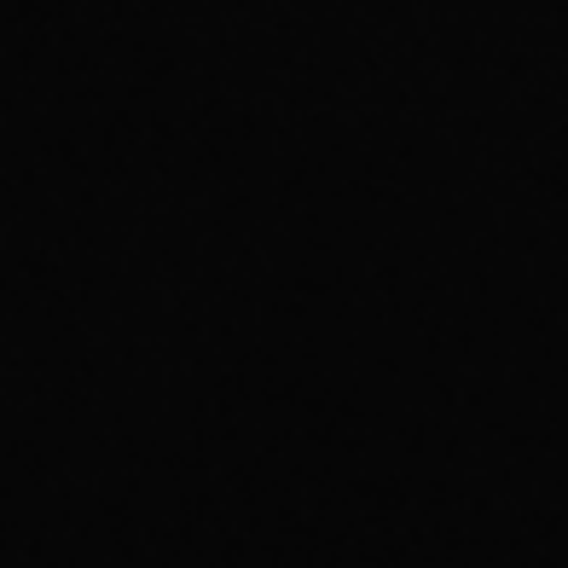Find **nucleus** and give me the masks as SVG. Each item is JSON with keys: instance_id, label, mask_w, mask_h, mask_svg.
Listing matches in <instances>:
<instances>
[]
</instances>
